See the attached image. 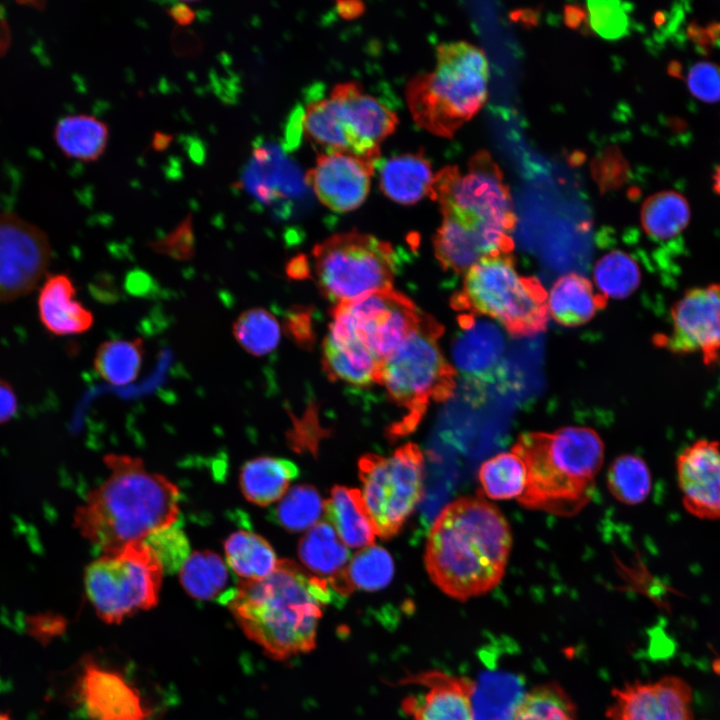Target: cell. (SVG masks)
Listing matches in <instances>:
<instances>
[{
  "instance_id": "obj_1",
  "label": "cell",
  "mask_w": 720,
  "mask_h": 720,
  "mask_svg": "<svg viewBox=\"0 0 720 720\" xmlns=\"http://www.w3.org/2000/svg\"><path fill=\"white\" fill-rule=\"evenodd\" d=\"M512 546L510 526L482 497H461L445 506L429 531L425 565L433 583L465 601L495 588Z\"/></svg>"
},
{
  "instance_id": "obj_2",
  "label": "cell",
  "mask_w": 720,
  "mask_h": 720,
  "mask_svg": "<svg viewBox=\"0 0 720 720\" xmlns=\"http://www.w3.org/2000/svg\"><path fill=\"white\" fill-rule=\"evenodd\" d=\"M336 596L328 583L292 560L259 580H240L226 605L245 635L275 660L312 651L323 609Z\"/></svg>"
},
{
  "instance_id": "obj_3",
  "label": "cell",
  "mask_w": 720,
  "mask_h": 720,
  "mask_svg": "<svg viewBox=\"0 0 720 720\" xmlns=\"http://www.w3.org/2000/svg\"><path fill=\"white\" fill-rule=\"evenodd\" d=\"M107 478L73 515V526L102 553L145 541L171 527L179 515L178 487L145 468L140 458L108 454Z\"/></svg>"
},
{
  "instance_id": "obj_4",
  "label": "cell",
  "mask_w": 720,
  "mask_h": 720,
  "mask_svg": "<svg viewBox=\"0 0 720 720\" xmlns=\"http://www.w3.org/2000/svg\"><path fill=\"white\" fill-rule=\"evenodd\" d=\"M526 468L518 502L531 510L573 516L591 500L604 460V444L589 427L525 432L511 448Z\"/></svg>"
},
{
  "instance_id": "obj_5",
  "label": "cell",
  "mask_w": 720,
  "mask_h": 720,
  "mask_svg": "<svg viewBox=\"0 0 720 720\" xmlns=\"http://www.w3.org/2000/svg\"><path fill=\"white\" fill-rule=\"evenodd\" d=\"M489 68L483 50L465 41L440 44L432 71L412 77L406 100L415 123L452 137L484 106Z\"/></svg>"
},
{
  "instance_id": "obj_6",
  "label": "cell",
  "mask_w": 720,
  "mask_h": 720,
  "mask_svg": "<svg viewBox=\"0 0 720 720\" xmlns=\"http://www.w3.org/2000/svg\"><path fill=\"white\" fill-rule=\"evenodd\" d=\"M442 332L440 323L424 313L416 330L381 364L377 383L383 384L390 398L407 411L389 428L390 439L413 432L432 401L453 396L457 372L439 346Z\"/></svg>"
},
{
  "instance_id": "obj_7",
  "label": "cell",
  "mask_w": 720,
  "mask_h": 720,
  "mask_svg": "<svg viewBox=\"0 0 720 720\" xmlns=\"http://www.w3.org/2000/svg\"><path fill=\"white\" fill-rule=\"evenodd\" d=\"M547 295L540 280L518 273L512 253H502L482 258L465 273L451 305L497 321L514 337H529L547 327Z\"/></svg>"
},
{
  "instance_id": "obj_8",
  "label": "cell",
  "mask_w": 720,
  "mask_h": 720,
  "mask_svg": "<svg viewBox=\"0 0 720 720\" xmlns=\"http://www.w3.org/2000/svg\"><path fill=\"white\" fill-rule=\"evenodd\" d=\"M398 121L395 112L360 83L348 81L336 84L328 97L307 104L303 129L326 151L351 153L377 164L380 145Z\"/></svg>"
},
{
  "instance_id": "obj_9",
  "label": "cell",
  "mask_w": 720,
  "mask_h": 720,
  "mask_svg": "<svg viewBox=\"0 0 720 720\" xmlns=\"http://www.w3.org/2000/svg\"><path fill=\"white\" fill-rule=\"evenodd\" d=\"M164 571L145 541L132 542L88 565L85 591L97 615L108 624H118L158 603Z\"/></svg>"
},
{
  "instance_id": "obj_10",
  "label": "cell",
  "mask_w": 720,
  "mask_h": 720,
  "mask_svg": "<svg viewBox=\"0 0 720 720\" xmlns=\"http://www.w3.org/2000/svg\"><path fill=\"white\" fill-rule=\"evenodd\" d=\"M313 261L320 291L336 305L391 289L396 273L392 245L356 231L317 244Z\"/></svg>"
},
{
  "instance_id": "obj_11",
  "label": "cell",
  "mask_w": 720,
  "mask_h": 720,
  "mask_svg": "<svg viewBox=\"0 0 720 720\" xmlns=\"http://www.w3.org/2000/svg\"><path fill=\"white\" fill-rule=\"evenodd\" d=\"M429 196L442 215L472 227L512 234L517 217L503 174L490 153L479 151L468 162L466 173L445 166L434 174Z\"/></svg>"
},
{
  "instance_id": "obj_12",
  "label": "cell",
  "mask_w": 720,
  "mask_h": 720,
  "mask_svg": "<svg viewBox=\"0 0 720 720\" xmlns=\"http://www.w3.org/2000/svg\"><path fill=\"white\" fill-rule=\"evenodd\" d=\"M362 497L383 539L395 536L423 495L424 458L414 443L390 456L368 453L359 459Z\"/></svg>"
},
{
  "instance_id": "obj_13",
  "label": "cell",
  "mask_w": 720,
  "mask_h": 720,
  "mask_svg": "<svg viewBox=\"0 0 720 720\" xmlns=\"http://www.w3.org/2000/svg\"><path fill=\"white\" fill-rule=\"evenodd\" d=\"M424 313L391 289L337 304L330 327L354 336L383 361L419 326Z\"/></svg>"
},
{
  "instance_id": "obj_14",
  "label": "cell",
  "mask_w": 720,
  "mask_h": 720,
  "mask_svg": "<svg viewBox=\"0 0 720 720\" xmlns=\"http://www.w3.org/2000/svg\"><path fill=\"white\" fill-rule=\"evenodd\" d=\"M671 330L656 344L676 354L701 355L706 365L720 356V283L687 289L670 310Z\"/></svg>"
},
{
  "instance_id": "obj_15",
  "label": "cell",
  "mask_w": 720,
  "mask_h": 720,
  "mask_svg": "<svg viewBox=\"0 0 720 720\" xmlns=\"http://www.w3.org/2000/svg\"><path fill=\"white\" fill-rule=\"evenodd\" d=\"M51 259L46 234L13 214L0 215V302L33 290Z\"/></svg>"
},
{
  "instance_id": "obj_16",
  "label": "cell",
  "mask_w": 720,
  "mask_h": 720,
  "mask_svg": "<svg viewBox=\"0 0 720 720\" xmlns=\"http://www.w3.org/2000/svg\"><path fill=\"white\" fill-rule=\"evenodd\" d=\"M76 697L88 720H150L152 709L125 676L86 658L76 683Z\"/></svg>"
},
{
  "instance_id": "obj_17",
  "label": "cell",
  "mask_w": 720,
  "mask_h": 720,
  "mask_svg": "<svg viewBox=\"0 0 720 720\" xmlns=\"http://www.w3.org/2000/svg\"><path fill=\"white\" fill-rule=\"evenodd\" d=\"M376 165L351 153L325 151L306 172L305 182L326 207L347 212L367 198Z\"/></svg>"
},
{
  "instance_id": "obj_18",
  "label": "cell",
  "mask_w": 720,
  "mask_h": 720,
  "mask_svg": "<svg viewBox=\"0 0 720 720\" xmlns=\"http://www.w3.org/2000/svg\"><path fill=\"white\" fill-rule=\"evenodd\" d=\"M399 683L422 689L401 701L411 720H474L475 681L468 677L428 670L408 674Z\"/></svg>"
},
{
  "instance_id": "obj_19",
  "label": "cell",
  "mask_w": 720,
  "mask_h": 720,
  "mask_svg": "<svg viewBox=\"0 0 720 720\" xmlns=\"http://www.w3.org/2000/svg\"><path fill=\"white\" fill-rule=\"evenodd\" d=\"M689 685L675 676L614 689L609 720H693Z\"/></svg>"
},
{
  "instance_id": "obj_20",
  "label": "cell",
  "mask_w": 720,
  "mask_h": 720,
  "mask_svg": "<svg viewBox=\"0 0 720 720\" xmlns=\"http://www.w3.org/2000/svg\"><path fill=\"white\" fill-rule=\"evenodd\" d=\"M452 342L455 371L475 387L494 383L503 373L505 339L499 327L483 316L461 313Z\"/></svg>"
},
{
  "instance_id": "obj_21",
  "label": "cell",
  "mask_w": 720,
  "mask_h": 720,
  "mask_svg": "<svg viewBox=\"0 0 720 720\" xmlns=\"http://www.w3.org/2000/svg\"><path fill=\"white\" fill-rule=\"evenodd\" d=\"M676 474L685 509L700 519H720V443L700 439L687 446Z\"/></svg>"
},
{
  "instance_id": "obj_22",
  "label": "cell",
  "mask_w": 720,
  "mask_h": 720,
  "mask_svg": "<svg viewBox=\"0 0 720 720\" xmlns=\"http://www.w3.org/2000/svg\"><path fill=\"white\" fill-rule=\"evenodd\" d=\"M433 246L442 268L461 274L486 256L512 253L514 243L509 234L467 226L443 216Z\"/></svg>"
},
{
  "instance_id": "obj_23",
  "label": "cell",
  "mask_w": 720,
  "mask_h": 720,
  "mask_svg": "<svg viewBox=\"0 0 720 720\" xmlns=\"http://www.w3.org/2000/svg\"><path fill=\"white\" fill-rule=\"evenodd\" d=\"M298 556L306 571L326 581L336 598L354 591L347 575L350 552L330 523L318 522L301 538Z\"/></svg>"
},
{
  "instance_id": "obj_24",
  "label": "cell",
  "mask_w": 720,
  "mask_h": 720,
  "mask_svg": "<svg viewBox=\"0 0 720 720\" xmlns=\"http://www.w3.org/2000/svg\"><path fill=\"white\" fill-rule=\"evenodd\" d=\"M382 362L354 336L329 327L322 365L331 380L357 386L377 383Z\"/></svg>"
},
{
  "instance_id": "obj_25",
  "label": "cell",
  "mask_w": 720,
  "mask_h": 720,
  "mask_svg": "<svg viewBox=\"0 0 720 720\" xmlns=\"http://www.w3.org/2000/svg\"><path fill=\"white\" fill-rule=\"evenodd\" d=\"M76 289L65 274L49 276L41 287L38 307L43 325L53 334L75 335L91 328V311L76 300Z\"/></svg>"
},
{
  "instance_id": "obj_26",
  "label": "cell",
  "mask_w": 720,
  "mask_h": 720,
  "mask_svg": "<svg viewBox=\"0 0 720 720\" xmlns=\"http://www.w3.org/2000/svg\"><path fill=\"white\" fill-rule=\"evenodd\" d=\"M376 168L380 188L389 199L409 205L429 195L434 173L423 152L403 153L379 160Z\"/></svg>"
},
{
  "instance_id": "obj_27",
  "label": "cell",
  "mask_w": 720,
  "mask_h": 720,
  "mask_svg": "<svg viewBox=\"0 0 720 720\" xmlns=\"http://www.w3.org/2000/svg\"><path fill=\"white\" fill-rule=\"evenodd\" d=\"M606 303L607 298L596 291L586 277L577 273H568L558 278L547 295L549 314L565 327L585 324Z\"/></svg>"
},
{
  "instance_id": "obj_28",
  "label": "cell",
  "mask_w": 720,
  "mask_h": 720,
  "mask_svg": "<svg viewBox=\"0 0 720 720\" xmlns=\"http://www.w3.org/2000/svg\"><path fill=\"white\" fill-rule=\"evenodd\" d=\"M324 512L342 542L352 548L373 545L376 527L365 506L361 491L336 485L324 501Z\"/></svg>"
},
{
  "instance_id": "obj_29",
  "label": "cell",
  "mask_w": 720,
  "mask_h": 720,
  "mask_svg": "<svg viewBox=\"0 0 720 720\" xmlns=\"http://www.w3.org/2000/svg\"><path fill=\"white\" fill-rule=\"evenodd\" d=\"M298 474L297 465L290 460L258 457L241 468L240 489L249 502L267 506L286 494L289 484Z\"/></svg>"
},
{
  "instance_id": "obj_30",
  "label": "cell",
  "mask_w": 720,
  "mask_h": 720,
  "mask_svg": "<svg viewBox=\"0 0 720 720\" xmlns=\"http://www.w3.org/2000/svg\"><path fill=\"white\" fill-rule=\"evenodd\" d=\"M524 695L519 676L504 670H488L475 681L474 720H513Z\"/></svg>"
},
{
  "instance_id": "obj_31",
  "label": "cell",
  "mask_w": 720,
  "mask_h": 720,
  "mask_svg": "<svg viewBox=\"0 0 720 720\" xmlns=\"http://www.w3.org/2000/svg\"><path fill=\"white\" fill-rule=\"evenodd\" d=\"M108 125L88 114H73L58 121L54 139L59 149L69 158L92 162L105 152L109 142Z\"/></svg>"
},
{
  "instance_id": "obj_32",
  "label": "cell",
  "mask_w": 720,
  "mask_h": 720,
  "mask_svg": "<svg viewBox=\"0 0 720 720\" xmlns=\"http://www.w3.org/2000/svg\"><path fill=\"white\" fill-rule=\"evenodd\" d=\"M179 580L184 590L197 600H217L226 604L235 588H228L227 565L212 551H196L189 555L179 568Z\"/></svg>"
},
{
  "instance_id": "obj_33",
  "label": "cell",
  "mask_w": 720,
  "mask_h": 720,
  "mask_svg": "<svg viewBox=\"0 0 720 720\" xmlns=\"http://www.w3.org/2000/svg\"><path fill=\"white\" fill-rule=\"evenodd\" d=\"M690 219L691 208L687 198L675 190L652 194L644 201L640 211L641 226L655 241L676 238L687 228Z\"/></svg>"
},
{
  "instance_id": "obj_34",
  "label": "cell",
  "mask_w": 720,
  "mask_h": 720,
  "mask_svg": "<svg viewBox=\"0 0 720 720\" xmlns=\"http://www.w3.org/2000/svg\"><path fill=\"white\" fill-rule=\"evenodd\" d=\"M226 561L241 580H259L274 571L278 563L271 545L247 530L232 533L224 543Z\"/></svg>"
},
{
  "instance_id": "obj_35",
  "label": "cell",
  "mask_w": 720,
  "mask_h": 720,
  "mask_svg": "<svg viewBox=\"0 0 720 720\" xmlns=\"http://www.w3.org/2000/svg\"><path fill=\"white\" fill-rule=\"evenodd\" d=\"M143 355V341L140 338L108 340L97 348L94 369L107 383L126 385L137 378Z\"/></svg>"
},
{
  "instance_id": "obj_36",
  "label": "cell",
  "mask_w": 720,
  "mask_h": 720,
  "mask_svg": "<svg viewBox=\"0 0 720 720\" xmlns=\"http://www.w3.org/2000/svg\"><path fill=\"white\" fill-rule=\"evenodd\" d=\"M593 279L598 291L606 298L623 299L639 288L641 270L631 254L615 249L596 262Z\"/></svg>"
},
{
  "instance_id": "obj_37",
  "label": "cell",
  "mask_w": 720,
  "mask_h": 720,
  "mask_svg": "<svg viewBox=\"0 0 720 720\" xmlns=\"http://www.w3.org/2000/svg\"><path fill=\"white\" fill-rule=\"evenodd\" d=\"M478 477L489 498L518 499L525 489L526 468L518 455L502 452L482 463Z\"/></svg>"
},
{
  "instance_id": "obj_38",
  "label": "cell",
  "mask_w": 720,
  "mask_h": 720,
  "mask_svg": "<svg viewBox=\"0 0 720 720\" xmlns=\"http://www.w3.org/2000/svg\"><path fill=\"white\" fill-rule=\"evenodd\" d=\"M233 336L248 353L263 356L279 344L281 329L275 316L264 308L242 312L233 323Z\"/></svg>"
},
{
  "instance_id": "obj_39",
  "label": "cell",
  "mask_w": 720,
  "mask_h": 720,
  "mask_svg": "<svg viewBox=\"0 0 720 720\" xmlns=\"http://www.w3.org/2000/svg\"><path fill=\"white\" fill-rule=\"evenodd\" d=\"M610 493L620 502L635 505L643 502L651 490V474L646 462L636 455L617 457L607 474Z\"/></svg>"
},
{
  "instance_id": "obj_40",
  "label": "cell",
  "mask_w": 720,
  "mask_h": 720,
  "mask_svg": "<svg viewBox=\"0 0 720 720\" xmlns=\"http://www.w3.org/2000/svg\"><path fill=\"white\" fill-rule=\"evenodd\" d=\"M513 720H577L576 707L563 688L546 683L525 693Z\"/></svg>"
},
{
  "instance_id": "obj_41",
  "label": "cell",
  "mask_w": 720,
  "mask_h": 720,
  "mask_svg": "<svg viewBox=\"0 0 720 720\" xmlns=\"http://www.w3.org/2000/svg\"><path fill=\"white\" fill-rule=\"evenodd\" d=\"M324 512V501L311 485L292 487L276 508L278 523L288 531L298 532L316 525Z\"/></svg>"
},
{
  "instance_id": "obj_42",
  "label": "cell",
  "mask_w": 720,
  "mask_h": 720,
  "mask_svg": "<svg viewBox=\"0 0 720 720\" xmlns=\"http://www.w3.org/2000/svg\"><path fill=\"white\" fill-rule=\"evenodd\" d=\"M394 563L384 548L371 545L356 553L349 562L347 575L353 590L374 592L392 580Z\"/></svg>"
},
{
  "instance_id": "obj_43",
  "label": "cell",
  "mask_w": 720,
  "mask_h": 720,
  "mask_svg": "<svg viewBox=\"0 0 720 720\" xmlns=\"http://www.w3.org/2000/svg\"><path fill=\"white\" fill-rule=\"evenodd\" d=\"M145 542L155 551L164 570L180 568L188 557L189 545L181 530L174 527L155 532Z\"/></svg>"
},
{
  "instance_id": "obj_44",
  "label": "cell",
  "mask_w": 720,
  "mask_h": 720,
  "mask_svg": "<svg viewBox=\"0 0 720 720\" xmlns=\"http://www.w3.org/2000/svg\"><path fill=\"white\" fill-rule=\"evenodd\" d=\"M686 82L690 93L706 103L720 101V65L701 61L687 72Z\"/></svg>"
},
{
  "instance_id": "obj_45",
  "label": "cell",
  "mask_w": 720,
  "mask_h": 720,
  "mask_svg": "<svg viewBox=\"0 0 720 720\" xmlns=\"http://www.w3.org/2000/svg\"><path fill=\"white\" fill-rule=\"evenodd\" d=\"M593 28L606 38L621 36L627 26L625 9L618 2H588Z\"/></svg>"
},
{
  "instance_id": "obj_46",
  "label": "cell",
  "mask_w": 720,
  "mask_h": 720,
  "mask_svg": "<svg viewBox=\"0 0 720 720\" xmlns=\"http://www.w3.org/2000/svg\"><path fill=\"white\" fill-rule=\"evenodd\" d=\"M154 248L175 258L186 259L192 255V216L188 215L173 231L153 244Z\"/></svg>"
},
{
  "instance_id": "obj_47",
  "label": "cell",
  "mask_w": 720,
  "mask_h": 720,
  "mask_svg": "<svg viewBox=\"0 0 720 720\" xmlns=\"http://www.w3.org/2000/svg\"><path fill=\"white\" fill-rule=\"evenodd\" d=\"M167 14L180 26L191 24L195 17V10L186 3L179 2L167 8Z\"/></svg>"
},
{
  "instance_id": "obj_48",
  "label": "cell",
  "mask_w": 720,
  "mask_h": 720,
  "mask_svg": "<svg viewBox=\"0 0 720 720\" xmlns=\"http://www.w3.org/2000/svg\"><path fill=\"white\" fill-rule=\"evenodd\" d=\"M365 9L360 1H339L337 2V10L344 18H354L359 16Z\"/></svg>"
},
{
  "instance_id": "obj_49",
  "label": "cell",
  "mask_w": 720,
  "mask_h": 720,
  "mask_svg": "<svg viewBox=\"0 0 720 720\" xmlns=\"http://www.w3.org/2000/svg\"><path fill=\"white\" fill-rule=\"evenodd\" d=\"M713 190L720 196V165L713 174Z\"/></svg>"
},
{
  "instance_id": "obj_50",
  "label": "cell",
  "mask_w": 720,
  "mask_h": 720,
  "mask_svg": "<svg viewBox=\"0 0 720 720\" xmlns=\"http://www.w3.org/2000/svg\"><path fill=\"white\" fill-rule=\"evenodd\" d=\"M0 720H11V719L6 714H0Z\"/></svg>"
}]
</instances>
